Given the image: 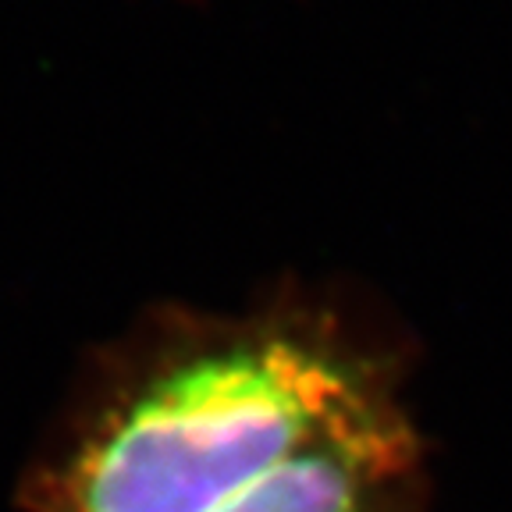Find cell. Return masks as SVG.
<instances>
[{"instance_id": "cell-1", "label": "cell", "mask_w": 512, "mask_h": 512, "mask_svg": "<svg viewBox=\"0 0 512 512\" xmlns=\"http://www.w3.org/2000/svg\"><path fill=\"white\" fill-rule=\"evenodd\" d=\"M395 406V367L328 306L164 313L89 374L25 509L217 512Z\"/></svg>"}, {"instance_id": "cell-2", "label": "cell", "mask_w": 512, "mask_h": 512, "mask_svg": "<svg viewBox=\"0 0 512 512\" xmlns=\"http://www.w3.org/2000/svg\"><path fill=\"white\" fill-rule=\"evenodd\" d=\"M217 512H427L424 452L402 406L335 434Z\"/></svg>"}]
</instances>
